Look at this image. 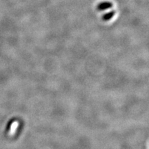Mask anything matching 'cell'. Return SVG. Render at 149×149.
I'll return each mask as SVG.
<instances>
[{
  "label": "cell",
  "mask_w": 149,
  "mask_h": 149,
  "mask_svg": "<svg viewBox=\"0 0 149 149\" xmlns=\"http://www.w3.org/2000/svg\"><path fill=\"white\" fill-rule=\"evenodd\" d=\"M115 10H111L110 11V12L104 14L103 16H102V19L104 20V21H109V20L111 19L112 18H113V17L115 15Z\"/></svg>",
  "instance_id": "cell-2"
},
{
  "label": "cell",
  "mask_w": 149,
  "mask_h": 149,
  "mask_svg": "<svg viewBox=\"0 0 149 149\" xmlns=\"http://www.w3.org/2000/svg\"><path fill=\"white\" fill-rule=\"evenodd\" d=\"M113 7V3L110 1H103V2L99 3L97 6V9L99 11H102L107 10L109 8H111Z\"/></svg>",
  "instance_id": "cell-1"
}]
</instances>
